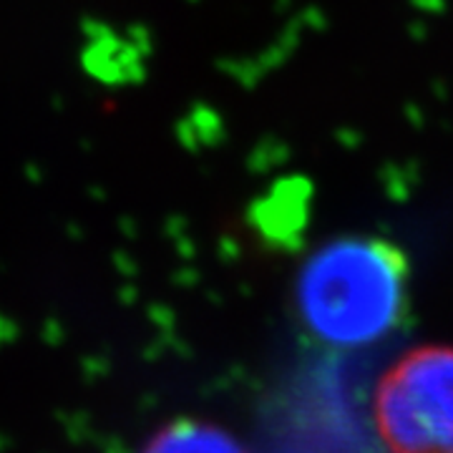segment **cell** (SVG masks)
Instances as JSON below:
<instances>
[{"instance_id":"obj_1","label":"cell","mask_w":453,"mask_h":453,"mask_svg":"<svg viewBox=\"0 0 453 453\" xmlns=\"http://www.w3.org/2000/svg\"><path fill=\"white\" fill-rule=\"evenodd\" d=\"M295 297L303 323L318 340L335 348L371 345L403 318L405 255L372 234L330 240L305 259Z\"/></svg>"},{"instance_id":"obj_2","label":"cell","mask_w":453,"mask_h":453,"mask_svg":"<svg viewBox=\"0 0 453 453\" xmlns=\"http://www.w3.org/2000/svg\"><path fill=\"white\" fill-rule=\"evenodd\" d=\"M378 434L393 453H453V348L398 357L375 388Z\"/></svg>"},{"instance_id":"obj_3","label":"cell","mask_w":453,"mask_h":453,"mask_svg":"<svg viewBox=\"0 0 453 453\" xmlns=\"http://www.w3.org/2000/svg\"><path fill=\"white\" fill-rule=\"evenodd\" d=\"M142 453H247V449L214 423L181 418L157 431Z\"/></svg>"}]
</instances>
